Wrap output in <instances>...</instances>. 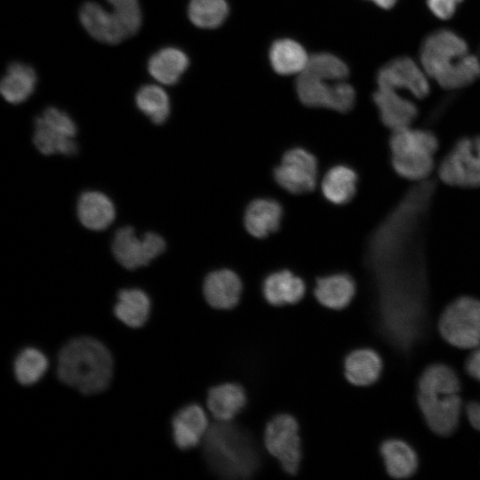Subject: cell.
Here are the masks:
<instances>
[{
    "label": "cell",
    "mask_w": 480,
    "mask_h": 480,
    "mask_svg": "<svg viewBox=\"0 0 480 480\" xmlns=\"http://www.w3.org/2000/svg\"><path fill=\"white\" fill-rule=\"evenodd\" d=\"M303 280L289 270L276 271L266 277L262 291L266 300L274 306L299 302L305 294Z\"/></svg>",
    "instance_id": "obj_19"
},
{
    "label": "cell",
    "mask_w": 480,
    "mask_h": 480,
    "mask_svg": "<svg viewBox=\"0 0 480 480\" xmlns=\"http://www.w3.org/2000/svg\"><path fill=\"white\" fill-rule=\"evenodd\" d=\"M48 368L46 356L36 348L22 349L14 361L16 380L22 385L29 386L40 380Z\"/></svg>",
    "instance_id": "obj_31"
},
{
    "label": "cell",
    "mask_w": 480,
    "mask_h": 480,
    "mask_svg": "<svg viewBox=\"0 0 480 480\" xmlns=\"http://www.w3.org/2000/svg\"><path fill=\"white\" fill-rule=\"evenodd\" d=\"M246 404L243 387L236 383H224L212 388L207 396L211 413L220 421H228L236 417Z\"/></svg>",
    "instance_id": "obj_21"
},
{
    "label": "cell",
    "mask_w": 480,
    "mask_h": 480,
    "mask_svg": "<svg viewBox=\"0 0 480 480\" xmlns=\"http://www.w3.org/2000/svg\"><path fill=\"white\" fill-rule=\"evenodd\" d=\"M466 370L471 377L480 380V345L475 348L468 356Z\"/></svg>",
    "instance_id": "obj_38"
},
{
    "label": "cell",
    "mask_w": 480,
    "mask_h": 480,
    "mask_svg": "<svg viewBox=\"0 0 480 480\" xmlns=\"http://www.w3.org/2000/svg\"><path fill=\"white\" fill-rule=\"evenodd\" d=\"M282 217L283 209L278 202L269 198H258L248 204L244 223L249 234L263 238L278 229Z\"/></svg>",
    "instance_id": "obj_17"
},
{
    "label": "cell",
    "mask_w": 480,
    "mask_h": 480,
    "mask_svg": "<svg viewBox=\"0 0 480 480\" xmlns=\"http://www.w3.org/2000/svg\"><path fill=\"white\" fill-rule=\"evenodd\" d=\"M79 19L88 34L99 42L116 44L126 38L112 11L106 10L98 3H84L80 8Z\"/></svg>",
    "instance_id": "obj_13"
},
{
    "label": "cell",
    "mask_w": 480,
    "mask_h": 480,
    "mask_svg": "<svg viewBox=\"0 0 480 480\" xmlns=\"http://www.w3.org/2000/svg\"><path fill=\"white\" fill-rule=\"evenodd\" d=\"M345 376L356 386L374 383L382 371V361L377 352L370 348L352 351L344 362Z\"/></svg>",
    "instance_id": "obj_23"
},
{
    "label": "cell",
    "mask_w": 480,
    "mask_h": 480,
    "mask_svg": "<svg viewBox=\"0 0 480 480\" xmlns=\"http://www.w3.org/2000/svg\"><path fill=\"white\" fill-rule=\"evenodd\" d=\"M175 444L181 450L196 446L208 430V420L204 409L196 404L184 406L172 420Z\"/></svg>",
    "instance_id": "obj_15"
},
{
    "label": "cell",
    "mask_w": 480,
    "mask_h": 480,
    "mask_svg": "<svg viewBox=\"0 0 480 480\" xmlns=\"http://www.w3.org/2000/svg\"><path fill=\"white\" fill-rule=\"evenodd\" d=\"M468 54V44L456 33L442 29L430 34L420 48V63L426 74L435 78L444 68Z\"/></svg>",
    "instance_id": "obj_11"
},
{
    "label": "cell",
    "mask_w": 480,
    "mask_h": 480,
    "mask_svg": "<svg viewBox=\"0 0 480 480\" xmlns=\"http://www.w3.org/2000/svg\"><path fill=\"white\" fill-rule=\"evenodd\" d=\"M150 300L140 289H124L117 294L114 308L116 316L132 328H140L148 321L150 313Z\"/></svg>",
    "instance_id": "obj_25"
},
{
    "label": "cell",
    "mask_w": 480,
    "mask_h": 480,
    "mask_svg": "<svg viewBox=\"0 0 480 480\" xmlns=\"http://www.w3.org/2000/svg\"><path fill=\"white\" fill-rule=\"evenodd\" d=\"M480 76V61L466 54L444 68L434 79L444 89H459L475 82Z\"/></svg>",
    "instance_id": "obj_29"
},
{
    "label": "cell",
    "mask_w": 480,
    "mask_h": 480,
    "mask_svg": "<svg viewBox=\"0 0 480 480\" xmlns=\"http://www.w3.org/2000/svg\"><path fill=\"white\" fill-rule=\"evenodd\" d=\"M460 384L456 372L436 364L425 369L418 383V404L432 431L440 436L452 434L461 412Z\"/></svg>",
    "instance_id": "obj_3"
},
{
    "label": "cell",
    "mask_w": 480,
    "mask_h": 480,
    "mask_svg": "<svg viewBox=\"0 0 480 480\" xmlns=\"http://www.w3.org/2000/svg\"><path fill=\"white\" fill-rule=\"evenodd\" d=\"M304 71L327 82L342 81L348 75L346 63L335 55L327 52L309 56Z\"/></svg>",
    "instance_id": "obj_34"
},
{
    "label": "cell",
    "mask_w": 480,
    "mask_h": 480,
    "mask_svg": "<svg viewBox=\"0 0 480 480\" xmlns=\"http://www.w3.org/2000/svg\"><path fill=\"white\" fill-rule=\"evenodd\" d=\"M203 444L208 465L221 477L247 478L260 467L257 445L248 431L237 425L228 421L212 425Z\"/></svg>",
    "instance_id": "obj_2"
},
{
    "label": "cell",
    "mask_w": 480,
    "mask_h": 480,
    "mask_svg": "<svg viewBox=\"0 0 480 480\" xmlns=\"http://www.w3.org/2000/svg\"><path fill=\"white\" fill-rule=\"evenodd\" d=\"M355 100L356 92L349 84L343 81L332 84L328 108L345 113L353 108Z\"/></svg>",
    "instance_id": "obj_36"
},
{
    "label": "cell",
    "mask_w": 480,
    "mask_h": 480,
    "mask_svg": "<svg viewBox=\"0 0 480 480\" xmlns=\"http://www.w3.org/2000/svg\"><path fill=\"white\" fill-rule=\"evenodd\" d=\"M116 211L112 201L99 191L83 193L77 203V216L86 228L100 231L114 220Z\"/></svg>",
    "instance_id": "obj_18"
},
{
    "label": "cell",
    "mask_w": 480,
    "mask_h": 480,
    "mask_svg": "<svg viewBox=\"0 0 480 480\" xmlns=\"http://www.w3.org/2000/svg\"><path fill=\"white\" fill-rule=\"evenodd\" d=\"M135 101L138 108L156 124L164 123L169 116L171 107L168 94L156 84L140 87Z\"/></svg>",
    "instance_id": "obj_30"
},
{
    "label": "cell",
    "mask_w": 480,
    "mask_h": 480,
    "mask_svg": "<svg viewBox=\"0 0 480 480\" xmlns=\"http://www.w3.org/2000/svg\"><path fill=\"white\" fill-rule=\"evenodd\" d=\"M188 58L175 47L162 48L148 60V70L158 83L165 85L176 84L188 66Z\"/></svg>",
    "instance_id": "obj_22"
},
{
    "label": "cell",
    "mask_w": 480,
    "mask_h": 480,
    "mask_svg": "<svg viewBox=\"0 0 480 480\" xmlns=\"http://www.w3.org/2000/svg\"><path fill=\"white\" fill-rule=\"evenodd\" d=\"M228 12L225 0H190L188 7L189 20L201 28L219 27L227 18Z\"/></svg>",
    "instance_id": "obj_32"
},
{
    "label": "cell",
    "mask_w": 480,
    "mask_h": 480,
    "mask_svg": "<svg viewBox=\"0 0 480 480\" xmlns=\"http://www.w3.org/2000/svg\"><path fill=\"white\" fill-rule=\"evenodd\" d=\"M388 148L394 172L404 180L420 181L435 169L439 140L431 131L408 126L391 132Z\"/></svg>",
    "instance_id": "obj_4"
},
{
    "label": "cell",
    "mask_w": 480,
    "mask_h": 480,
    "mask_svg": "<svg viewBox=\"0 0 480 480\" xmlns=\"http://www.w3.org/2000/svg\"><path fill=\"white\" fill-rule=\"evenodd\" d=\"M380 454L387 472L395 478L409 477L417 470V454L402 440H386L380 446Z\"/></svg>",
    "instance_id": "obj_27"
},
{
    "label": "cell",
    "mask_w": 480,
    "mask_h": 480,
    "mask_svg": "<svg viewBox=\"0 0 480 480\" xmlns=\"http://www.w3.org/2000/svg\"><path fill=\"white\" fill-rule=\"evenodd\" d=\"M57 372L66 385L85 395L105 390L113 376V358L96 339L78 337L68 341L58 356Z\"/></svg>",
    "instance_id": "obj_1"
},
{
    "label": "cell",
    "mask_w": 480,
    "mask_h": 480,
    "mask_svg": "<svg viewBox=\"0 0 480 480\" xmlns=\"http://www.w3.org/2000/svg\"><path fill=\"white\" fill-rule=\"evenodd\" d=\"M314 293L323 306L332 309H342L353 300L356 283L348 274H332L317 279Z\"/></svg>",
    "instance_id": "obj_20"
},
{
    "label": "cell",
    "mask_w": 480,
    "mask_h": 480,
    "mask_svg": "<svg viewBox=\"0 0 480 480\" xmlns=\"http://www.w3.org/2000/svg\"><path fill=\"white\" fill-rule=\"evenodd\" d=\"M466 415L472 427L480 431V402L468 403L466 406Z\"/></svg>",
    "instance_id": "obj_39"
},
{
    "label": "cell",
    "mask_w": 480,
    "mask_h": 480,
    "mask_svg": "<svg viewBox=\"0 0 480 480\" xmlns=\"http://www.w3.org/2000/svg\"><path fill=\"white\" fill-rule=\"evenodd\" d=\"M461 2L462 0H427L429 10L441 20L450 19Z\"/></svg>",
    "instance_id": "obj_37"
},
{
    "label": "cell",
    "mask_w": 480,
    "mask_h": 480,
    "mask_svg": "<svg viewBox=\"0 0 480 480\" xmlns=\"http://www.w3.org/2000/svg\"><path fill=\"white\" fill-rule=\"evenodd\" d=\"M357 174L343 164L332 167L322 180L324 196L334 204L348 203L356 193Z\"/></svg>",
    "instance_id": "obj_26"
},
{
    "label": "cell",
    "mask_w": 480,
    "mask_h": 480,
    "mask_svg": "<svg viewBox=\"0 0 480 480\" xmlns=\"http://www.w3.org/2000/svg\"><path fill=\"white\" fill-rule=\"evenodd\" d=\"M437 175L449 187L480 188V135L457 140L440 161Z\"/></svg>",
    "instance_id": "obj_6"
},
{
    "label": "cell",
    "mask_w": 480,
    "mask_h": 480,
    "mask_svg": "<svg viewBox=\"0 0 480 480\" xmlns=\"http://www.w3.org/2000/svg\"><path fill=\"white\" fill-rule=\"evenodd\" d=\"M438 330L451 345L474 349L480 345V300L462 296L451 302L443 311Z\"/></svg>",
    "instance_id": "obj_5"
},
{
    "label": "cell",
    "mask_w": 480,
    "mask_h": 480,
    "mask_svg": "<svg viewBox=\"0 0 480 480\" xmlns=\"http://www.w3.org/2000/svg\"><path fill=\"white\" fill-rule=\"evenodd\" d=\"M164 249L165 242L161 236L147 232L140 238L130 226L119 228L112 243L115 259L121 266L130 270L148 265L163 253Z\"/></svg>",
    "instance_id": "obj_9"
},
{
    "label": "cell",
    "mask_w": 480,
    "mask_h": 480,
    "mask_svg": "<svg viewBox=\"0 0 480 480\" xmlns=\"http://www.w3.org/2000/svg\"><path fill=\"white\" fill-rule=\"evenodd\" d=\"M382 124L391 132L411 126L418 116L416 105L396 92V90L379 88L373 94Z\"/></svg>",
    "instance_id": "obj_14"
},
{
    "label": "cell",
    "mask_w": 480,
    "mask_h": 480,
    "mask_svg": "<svg viewBox=\"0 0 480 480\" xmlns=\"http://www.w3.org/2000/svg\"><path fill=\"white\" fill-rule=\"evenodd\" d=\"M264 442L268 452L291 475L298 472L300 460V438L296 419L289 414L272 418L266 426Z\"/></svg>",
    "instance_id": "obj_8"
},
{
    "label": "cell",
    "mask_w": 480,
    "mask_h": 480,
    "mask_svg": "<svg viewBox=\"0 0 480 480\" xmlns=\"http://www.w3.org/2000/svg\"><path fill=\"white\" fill-rule=\"evenodd\" d=\"M112 12L123 28L126 37L135 35L142 21V15L138 0H107Z\"/></svg>",
    "instance_id": "obj_35"
},
{
    "label": "cell",
    "mask_w": 480,
    "mask_h": 480,
    "mask_svg": "<svg viewBox=\"0 0 480 480\" xmlns=\"http://www.w3.org/2000/svg\"><path fill=\"white\" fill-rule=\"evenodd\" d=\"M332 84L306 71L298 76L296 91L300 100L308 107L328 108Z\"/></svg>",
    "instance_id": "obj_33"
},
{
    "label": "cell",
    "mask_w": 480,
    "mask_h": 480,
    "mask_svg": "<svg viewBox=\"0 0 480 480\" xmlns=\"http://www.w3.org/2000/svg\"><path fill=\"white\" fill-rule=\"evenodd\" d=\"M371 1L382 9H390L396 4L397 0H371Z\"/></svg>",
    "instance_id": "obj_40"
},
{
    "label": "cell",
    "mask_w": 480,
    "mask_h": 480,
    "mask_svg": "<svg viewBox=\"0 0 480 480\" xmlns=\"http://www.w3.org/2000/svg\"><path fill=\"white\" fill-rule=\"evenodd\" d=\"M377 83L379 88L405 89L419 99L428 96L430 90L426 72L408 57L396 58L382 67Z\"/></svg>",
    "instance_id": "obj_12"
},
{
    "label": "cell",
    "mask_w": 480,
    "mask_h": 480,
    "mask_svg": "<svg viewBox=\"0 0 480 480\" xmlns=\"http://www.w3.org/2000/svg\"><path fill=\"white\" fill-rule=\"evenodd\" d=\"M206 301L215 308L230 309L239 301L242 282L232 270L222 268L211 272L203 286Z\"/></svg>",
    "instance_id": "obj_16"
},
{
    "label": "cell",
    "mask_w": 480,
    "mask_h": 480,
    "mask_svg": "<svg viewBox=\"0 0 480 480\" xmlns=\"http://www.w3.org/2000/svg\"><path fill=\"white\" fill-rule=\"evenodd\" d=\"M276 183L292 194L312 191L317 181L316 157L301 148L286 151L274 170Z\"/></svg>",
    "instance_id": "obj_10"
},
{
    "label": "cell",
    "mask_w": 480,
    "mask_h": 480,
    "mask_svg": "<svg viewBox=\"0 0 480 480\" xmlns=\"http://www.w3.org/2000/svg\"><path fill=\"white\" fill-rule=\"evenodd\" d=\"M76 126L64 111L49 107L35 120L33 142L44 155L71 156L77 150L75 136Z\"/></svg>",
    "instance_id": "obj_7"
},
{
    "label": "cell",
    "mask_w": 480,
    "mask_h": 480,
    "mask_svg": "<svg viewBox=\"0 0 480 480\" xmlns=\"http://www.w3.org/2000/svg\"><path fill=\"white\" fill-rule=\"evenodd\" d=\"M36 84V75L30 66L13 62L9 65L1 81V94L7 102L19 104L32 94Z\"/></svg>",
    "instance_id": "obj_24"
},
{
    "label": "cell",
    "mask_w": 480,
    "mask_h": 480,
    "mask_svg": "<svg viewBox=\"0 0 480 480\" xmlns=\"http://www.w3.org/2000/svg\"><path fill=\"white\" fill-rule=\"evenodd\" d=\"M269 59L276 73L289 76L302 73L307 67L309 56L298 42L292 39H280L272 44Z\"/></svg>",
    "instance_id": "obj_28"
}]
</instances>
